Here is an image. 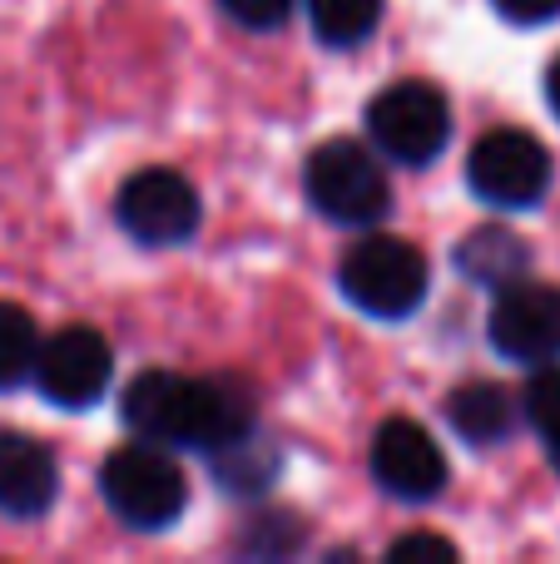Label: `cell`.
<instances>
[{
    "label": "cell",
    "mask_w": 560,
    "mask_h": 564,
    "mask_svg": "<svg viewBox=\"0 0 560 564\" xmlns=\"http://www.w3.org/2000/svg\"><path fill=\"white\" fill-rule=\"evenodd\" d=\"M129 431L154 446H194L224 451L234 441L254 436V411L238 397L234 381H198L179 371H139L119 397Z\"/></svg>",
    "instance_id": "obj_1"
},
{
    "label": "cell",
    "mask_w": 560,
    "mask_h": 564,
    "mask_svg": "<svg viewBox=\"0 0 560 564\" xmlns=\"http://www.w3.org/2000/svg\"><path fill=\"white\" fill-rule=\"evenodd\" d=\"M99 496L109 516L129 530H169L189 506V480L174 466L169 446L134 441L105 456L99 466Z\"/></svg>",
    "instance_id": "obj_2"
},
{
    "label": "cell",
    "mask_w": 560,
    "mask_h": 564,
    "mask_svg": "<svg viewBox=\"0 0 560 564\" xmlns=\"http://www.w3.org/2000/svg\"><path fill=\"white\" fill-rule=\"evenodd\" d=\"M337 278H343L347 302L377 322L412 317L427 302V288H432L422 248L407 243V238H392V234L363 238V243L343 258V273Z\"/></svg>",
    "instance_id": "obj_3"
},
{
    "label": "cell",
    "mask_w": 560,
    "mask_h": 564,
    "mask_svg": "<svg viewBox=\"0 0 560 564\" xmlns=\"http://www.w3.org/2000/svg\"><path fill=\"white\" fill-rule=\"evenodd\" d=\"M303 194L323 218L347 228H367L392 208V184H387L383 164L357 139H327L308 154Z\"/></svg>",
    "instance_id": "obj_4"
},
{
    "label": "cell",
    "mask_w": 560,
    "mask_h": 564,
    "mask_svg": "<svg viewBox=\"0 0 560 564\" xmlns=\"http://www.w3.org/2000/svg\"><path fill=\"white\" fill-rule=\"evenodd\" d=\"M367 134L392 164L427 169L452 139V105L427 79H397L367 105Z\"/></svg>",
    "instance_id": "obj_5"
},
{
    "label": "cell",
    "mask_w": 560,
    "mask_h": 564,
    "mask_svg": "<svg viewBox=\"0 0 560 564\" xmlns=\"http://www.w3.org/2000/svg\"><path fill=\"white\" fill-rule=\"evenodd\" d=\"M551 154L526 129H492L466 154V184L492 208H536L551 194Z\"/></svg>",
    "instance_id": "obj_6"
},
{
    "label": "cell",
    "mask_w": 560,
    "mask_h": 564,
    "mask_svg": "<svg viewBox=\"0 0 560 564\" xmlns=\"http://www.w3.org/2000/svg\"><path fill=\"white\" fill-rule=\"evenodd\" d=\"M115 218L139 248H179L198 234L204 204L179 169H139L119 184Z\"/></svg>",
    "instance_id": "obj_7"
},
{
    "label": "cell",
    "mask_w": 560,
    "mask_h": 564,
    "mask_svg": "<svg viewBox=\"0 0 560 564\" xmlns=\"http://www.w3.org/2000/svg\"><path fill=\"white\" fill-rule=\"evenodd\" d=\"M115 381V351H109L105 332L69 322L55 337L40 341V361H35V387L50 406L60 411H85Z\"/></svg>",
    "instance_id": "obj_8"
},
{
    "label": "cell",
    "mask_w": 560,
    "mask_h": 564,
    "mask_svg": "<svg viewBox=\"0 0 560 564\" xmlns=\"http://www.w3.org/2000/svg\"><path fill=\"white\" fill-rule=\"evenodd\" d=\"M492 347L516 367L560 361V288L551 282H511L496 292Z\"/></svg>",
    "instance_id": "obj_9"
},
{
    "label": "cell",
    "mask_w": 560,
    "mask_h": 564,
    "mask_svg": "<svg viewBox=\"0 0 560 564\" xmlns=\"http://www.w3.org/2000/svg\"><path fill=\"white\" fill-rule=\"evenodd\" d=\"M373 476L397 500H437L446 486V456L432 441V431L412 416H392L373 436Z\"/></svg>",
    "instance_id": "obj_10"
},
{
    "label": "cell",
    "mask_w": 560,
    "mask_h": 564,
    "mask_svg": "<svg viewBox=\"0 0 560 564\" xmlns=\"http://www.w3.org/2000/svg\"><path fill=\"white\" fill-rule=\"evenodd\" d=\"M60 496V466L45 441L0 431V516L40 520Z\"/></svg>",
    "instance_id": "obj_11"
},
{
    "label": "cell",
    "mask_w": 560,
    "mask_h": 564,
    "mask_svg": "<svg viewBox=\"0 0 560 564\" xmlns=\"http://www.w3.org/2000/svg\"><path fill=\"white\" fill-rule=\"evenodd\" d=\"M446 421L466 446H502L516 431V397L496 381H466L446 401Z\"/></svg>",
    "instance_id": "obj_12"
},
{
    "label": "cell",
    "mask_w": 560,
    "mask_h": 564,
    "mask_svg": "<svg viewBox=\"0 0 560 564\" xmlns=\"http://www.w3.org/2000/svg\"><path fill=\"white\" fill-rule=\"evenodd\" d=\"M526 268H531V253H526V243L511 234V228H476V234L462 238V248H456V273L466 282H476V288H511V282L526 278Z\"/></svg>",
    "instance_id": "obj_13"
},
{
    "label": "cell",
    "mask_w": 560,
    "mask_h": 564,
    "mask_svg": "<svg viewBox=\"0 0 560 564\" xmlns=\"http://www.w3.org/2000/svg\"><path fill=\"white\" fill-rule=\"evenodd\" d=\"M308 20L313 35L333 50H353L373 40L377 20H383V0H308Z\"/></svg>",
    "instance_id": "obj_14"
},
{
    "label": "cell",
    "mask_w": 560,
    "mask_h": 564,
    "mask_svg": "<svg viewBox=\"0 0 560 564\" xmlns=\"http://www.w3.org/2000/svg\"><path fill=\"white\" fill-rule=\"evenodd\" d=\"M35 361H40V327L25 307L0 302V391L35 381Z\"/></svg>",
    "instance_id": "obj_15"
},
{
    "label": "cell",
    "mask_w": 560,
    "mask_h": 564,
    "mask_svg": "<svg viewBox=\"0 0 560 564\" xmlns=\"http://www.w3.org/2000/svg\"><path fill=\"white\" fill-rule=\"evenodd\" d=\"M521 411H526V421L536 426V436L546 441V456H551V466L560 470V367H556V361L536 367L531 387H526Z\"/></svg>",
    "instance_id": "obj_16"
},
{
    "label": "cell",
    "mask_w": 560,
    "mask_h": 564,
    "mask_svg": "<svg viewBox=\"0 0 560 564\" xmlns=\"http://www.w3.org/2000/svg\"><path fill=\"white\" fill-rule=\"evenodd\" d=\"M218 6L244 30H278L288 20V10H293V0H218Z\"/></svg>",
    "instance_id": "obj_17"
},
{
    "label": "cell",
    "mask_w": 560,
    "mask_h": 564,
    "mask_svg": "<svg viewBox=\"0 0 560 564\" xmlns=\"http://www.w3.org/2000/svg\"><path fill=\"white\" fill-rule=\"evenodd\" d=\"M387 560L392 564H437V560L452 564L456 545L452 540H442V535H407V540H397V545L387 550Z\"/></svg>",
    "instance_id": "obj_18"
},
{
    "label": "cell",
    "mask_w": 560,
    "mask_h": 564,
    "mask_svg": "<svg viewBox=\"0 0 560 564\" xmlns=\"http://www.w3.org/2000/svg\"><path fill=\"white\" fill-rule=\"evenodd\" d=\"M492 6L511 25H546V20L560 15V0H492Z\"/></svg>",
    "instance_id": "obj_19"
},
{
    "label": "cell",
    "mask_w": 560,
    "mask_h": 564,
    "mask_svg": "<svg viewBox=\"0 0 560 564\" xmlns=\"http://www.w3.org/2000/svg\"><path fill=\"white\" fill-rule=\"evenodd\" d=\"M546 105H551V115L560 119V55H556V65L546 69Z\"/></svg>",
    "instance_id": "obj_20"
}]
</instances>
